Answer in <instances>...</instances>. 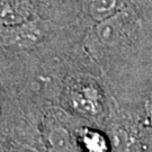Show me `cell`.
Listing matches in <instances>:
<instances>
[{"label":"cell","instance_id":"1","mask_svg":"<svg viewBox=\"0 0 152 152\" xmlns=\"http://www.w3.org/2000/svg\"><path fill=\"white\" fill-rule=\"evenodd\" d=\"M29 16L28 0H0V24L5 27L25 24Z\"/></svg>","mask_w":152,"mask_h":152},{"label":"cell","instance_id":"2","mask_svg":"<svg viewBox=\"0 0 152 152\" xmlns=\"http://www.w3.org/2000/svg\"><path fill=\"white\" fill-rule=\"evenodd\" d=\"M51 145L54 149H69V137L64 130L56 129L50 135Z\"/></svg>","mask_w":152,"mask_h":152},{"label":"cell","instance_id":"3","mask_svg":"<svg viewBox=\"0 0 152 152\" xmlns=\"http://www.w3.org/2000/svg\"><path fill=\"white\" fill-rule=\"evenodd\" d=\"M83 142H85V145L87 148L88 152H103L102 150L97 149V147L105 149L104 140L95 133H87L83 136Z\"/></svg>","mask_w":152,"mask_h":152},{"label":"cell","instance_id":"4","mask_svg":"<svg viewBox=\"0 0 152 152\" xmlns=\"http://www.w3.org/2000/svg\"><path fill=\"white\" fill-rule=\"evenodd\" d=\"M115 6V0H94L91 10L96 16H103L110 11Z\"/></svg>","mask_w":152,"mask_h":152},{"label":"cell","instance_id":"5","mask_svg":"<svg viewBox=\"0 0 152 152\" xmlns=\"http://www.w3.org/2000/svg\"><path fill=\"white\" fill-rule=\"evenodd\" d=\"M19 152H38V151L37 150H35V149H33V148H31V147H24L19 150Z\"/></svg>","mask_w":152,"mask_h":152},{"label":"cell","instance_id":"6","mask_svg":"<svg viewBox=\"0 0 152 152\" xmlns=\"http://www.w3.org/2000/svg\"><path fill=\"white\" fill-rule=\"evenodd\" d=\"M50 152H71V150L70 149H54V148H52Z\"/></svg>","mask_w":152,"mask_h":152}]
</instances>
